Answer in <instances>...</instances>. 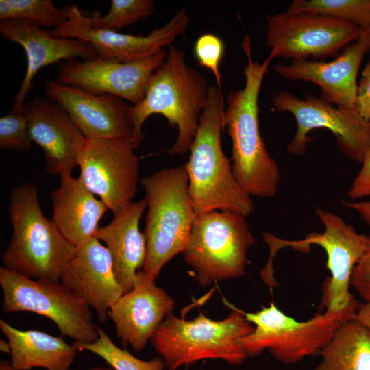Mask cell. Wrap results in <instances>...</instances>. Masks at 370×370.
Wrapping results in <instances>:
<instances>
[{
	"instance_id": "cell-1",
	"label": "cell",
	"mask_w": 370,
	"mask_h": 370,
	"mask_svg": "<svg viewBox=\"0 0 370 370\" xmlns=\"http://www.w3.org/2000/svg\"><path fill=\"white\" fill-rule=\"evenodd\" d=\"M242 47L247 58L243 71L245 86L227 95L223 123L231 139L232 166L237 181L251 197L269 198L275 195L281 175L276 160L269 153L260 134L258 97L273 57L269 54L262 64L253 61L248 36Z\"/></svg>"
},
{
	"instance_id": "cell-2",
	"label": "cell",
	"mask_w": 370,
	"mask_h": 370,
	"mask_svg": "<svg viewBox=\"0 0 370 370\" xmlns=\"http://www.w3.org/2000/svg\"><path fill=\"white\" fill-rule=\"evenodd\" d=\"M209 88L206 77L188 65L184 51L170 45L164 61L149 82L143 99L138 105L131 106L133 148L138 147L145 138L142 131L145 121L157 114L177 128L175 143L167 152L171 155L188 152L206 104Z\"/></svg>"
},
{
	"instance_id": "cell-3",
	"label": "cell",
	"mask_w": 370,
	"mask_h": 370,
	"mask_svg": "<svg viewBox=\"0 0 370 370\" xmlns=\"http://www.w3.org/2000/svg\"><path fill=\"white\" fill-rule=\"evenodd\" d=\"M223 93L210 86L189 158L184 164L189 194L197 215L219 210L247 217L254 212V204L237 181L232 163L223 151Z\"/></svg>"
},
{
	"instance_id": "cell-4",
	"label": "cell",
	"mask_w": 370,
	"mask_h": 370,
	"mask_svg": "<svg viewBox=\"0 0 370 370\" xmlns=\"http://www.w3.org/2000/svg\"><path fill=\"white\" fill-rule=\"evenodd\" d=\"M8 213L13 232L3 267L32 279L60 280L77 247L44 215L34 184L25 182L12 190Z\"/></svg>"
},
{
	"instance_id": "cell-5",
	"label": "cell",
	"mask_w": 370,
	"mask_h": 370,
	"mask_svg": "<svg viewBox=\"0 0 370 370\" xmlns=\"http://www.w3.org/2000/svg\"><path fill=\"white\" fill-rule=\"evenodd\" d=\"M139 183L147 203V255L142 271L156 280L165 264L186 248L197 214L184 164L143 177Z\"/></svg>"
},
{
	"instance_id": "cell-6",
	"label": "cell",
	"mask_w": 370,
	"mask_h": 370,
	"mask_svg": "<svg viewBox=\"0 0 370 370\" xmlns=\"http://www.w3.org/2000/svg\"><path fill=\"white\" fill-rule=\"evenodd\" d=\"M223 300L232 310L223 320L214 321L200 312L187 321L171 313L160 324L150 341L168 370L204 359L239 365L247 358L239 340L251 334L254 326L240 309Z\"/></svg>"
},
{
	"instance_id": "cell-7",
	"label": "cell",
	"mask_w": 370,
	"mask_h": 370,
	"mask_svg": "<svg viewBox=\"0 0 370 370\" xmlns=\"http://www.w3.org/2000/svg\"><path fill=\"white\" fill-rule=\"evenodd\" d=\"M255 243L246 217L227 211L196 216L182 253L199 284L237 279L246 274L247 252Z\"/></svg>"
},
{
	"instance_id": "cell-8",
	"label": "cell",
	"mask_w": 370,
	"mask_h": 370,
	"mask_svg": "<svg viewBox=\"0 0 370 370\" xmlns=\"http://www.w3.org/2000/svg\"><path fill=\"white\" fill-rule=\"evenodd\" d=\"M0 285L4 312L44 316L56 325L62 336L77 343H90L99 338L91 308L60 280L29 278L3 266Z\"/></svg>"
},
{
	"instance_id": "cell-9",
	"label": "cell",
	"mask_w": 370,
	"mask_h": 370,
	"mask_svg": "<svg viewBox=\"0 0 370 370\" xmlns=\"http://www.w3.org/2000/svg\"><path fill=\"white\" fill-rule=\"evenodd\" d=\"M241 311L254 326L251 334L239 340L247 356H257L267 349L274 358L285 365L320 354L341 324L325 312L299 321L283 312L273 302L255 312Z\"/></svg>"
},
{
	"instance_id": "cell-10",
	"label": "cell",
	"mask_w": 370,
	"mask_h": 370,
	"mask_svg": "<svg viewBox=\"0 0 370 370\" xmlns=\"http://www.w3.org/2000/svg\"><path fill=\"white\" fill-rule=\"evenodd\" d=\"M315 214L324 232L310 234L301 241H288V245L301 250L314 244L325 250L331 276L323 285L322 305L325 313L342 323L356 318L362 303L356 299L349 288L354 268L367 248L368 236L358 233L335 213L317 207Z\"/></svg>"
},
{
	"instance_id": "cell-11",
	"label": "cell",
	"mask_w": 370,
	"mask_h": 370,
	"mask_svg": "<svg viewBox=\"0 0 370 370\" xmlns=\"http://www.w3.org/2000/svg\"><path fill=\"white\" fill-rule=\"evenodd\" d=\"M274 108L294 116L297 130L287 145L288 151L302 156L312 138L311 130L325 128L334 135L340 151L348 158L362 162L370 147V121L361 118L355 110L334 106L321 97L307 95L304 99L282 90L272 99Z\"/></svg>"
},
{
	"instance_id": "cell-12",
	"label": "cell",
	"mask_w": 370,
	"mask_h": 370,
	"mask_svg": "<svg viewBox=\"0 0 370 370\" xmlns=\"http://www.w3.org/2000/svg\"><path fill=\"white\" fill-rule=\"evenodd\" d=\"M265 19L266 43L273 58L308 60L335 56L360 34L354 24L313 12L286 11Z\"/></svg>"
},
{
	"instance_id": "cell-13",
	"label": "cell",
	"mask_w": 370,
	"mask_h": 370,
	"mask_svg": "<svg viewBox=\"0 0 370 370\" xmlns=\"http://www.w3.org/2000/svg\"><path fill=\"white\" fill-rule=\"evenodd\" d=\"M130 140L86 138L79 153V179L113 214L132 203L139 183L140 160Z\"/></svg>"
},
{
	"instance_id": "cell-14",
	"label": "cell",
	"mask_w": 370,
	"mask_h": 370,
	"mask_svg": "<svg viewBox=\"0 0 370 370\" xmlns=\"http://www.w3.org/2000/svg\"><path fill=\"white\" fill-rule=\"evenodd\" d=\"M67 20L59 27L49 30L53 36L72 38L89 43L97 58L119 62H132L148 58L184 34L189 18L182 8L162 27L152 30L146 36L121 34L114 30L90 27L79 8L64 7Z\"/></svg>"
},
{
	"instance_id": "cell-15",
	"label": "cell",
	"mask_w": 370,
	"mask_h": 370,
	"mask_svg": "<svg viewBox=\"0 0 370 370\" xmlns=\"http://www.w3.org/2000/svg\"><path fill=\"white\" fill-rule=\"evenodd\" d=\"M167 53L164 48L148 58L132 62L99 58L64 60L58 65L57 80L92 93L112 95L136 106L143 99L153 74Z\"/></svg>"
},
{
	"instance_id": "cell-16",
	"label": "cell",
	"mask_w": 370,
	"mask_h": 370,
	"mask_svg": "<svg viewBox=\"0 0 370 370\" xmlns=\"http://www.w3.org/2000/svg\"><path fill=\"white\" fill-rule=\"evenodd\" d=\"M47 98L60 105L86 138L130 140L133 135L131 106L110 94H95L79 87L47 79Z\"/></svg>"
},
{
	"instance_id": "cell-17",
	"label": "cell",
	"mask_w": 370,
	"mask_h": 370,
	"mask_svg": "<svg viewBox=\"0 0 370 370\" xmlns=\"http://www.w3.org/2000/svg\"><path fill=\"white\" fill-rule=\"evenodd\" d=\"M370 51V27L360 29L356 40L346 46L333 60H292L276 64L275 73L292 80L310 82L321 89V97L338 107L354 110L357 76L365 56Z\"/></svg>"
},
{
	"instance_id": "cell-18",
	"label": "cell",
	"mask_w": 370,
	"mask_h": 370,
	"mask_svg": "<svg viewBox=\"0 0 370 370\" xmlns=\"http://www.w3.org/2000/svg\"><path fill=\"white\" fill-rule=\"evenodd\" d=\"M25 113L29 138L43 151L45 173H71L78 166L86 137L68 113L53 100L38 96L25 104Z\"/></svg>"
},
{
	"instance_id": "cell-19",
	"label": "cell",
	"mask_w": 370,
	"mask_h": 370,
	"mask_svg": "<svg viewBox=\"0 0 370 370\" xmlns=\"http://www.w3.org/2000/svg\"><path fill=\"white\" fill-rule=\"evenodd\" d=\"M0 32L10 42L20 45L25 50L27 71L18 93L13 112H25V99L31 90L38 72L45 66L62 61L97 58L91 45L82 40L51 36L36 23L22 19L0 21Z\"/></svg>"
},
{
	"instance_id": "cell-20",
	"label": "cell",
	"mask_w": 370,
	"mask_h": 370,
	"mask_svg": "<svg viewBox=\"0 0 370 370\" xmlns=\"http://www.w3.org/2000/svg\"><path fill=\"white\" fill-rule=\"evenodd\" d=\"M175 304L166 292L156 286L154 280L140 271L133 288L121 295L108 316L114 322L121 343L140 352L165 317L172 313Z\"/></svg>"
},
{
	"instance_id": "cell-21",
	"label": "cell",
	"mask_w": 370,
	"mask_h": 370,
	"mask_svg": "<svg viewBox=\"0 0 370 370\" xmlns=\"http://www.w3.org/2000/svg\"><path fill=\"white\" fill-rule=\"evenodd\" d=\"M60 282L93 309L102 323L106 322L110 309L123 294L110 254L95 237L77 247Z\"/></svg>"
},
{
	"instance_id": "cell-22",
	"label": "cell",
	"mask_w": 370,
	"mask_h": 370,
	"mask_svg": "<svg viewBox=\"0 0 370 370\" xmlns=\"http://www.w3.org/2000/svg\"><path fill=\"white\" fill-rule=\"evenodd\" d=\"M147 208L145 197L132 201L114 214L108 225L99 227L95 236L108 249L123 293L133 288L136 275L145 262L146 237L140 232L139 223Z\"/></svg>"
},
{
	"instance_id": "cell-23",
	"label": "cell",
	"mask_w": 370,
	"mask_h": 370,
	"mask_svg": "<svg viewBox=\"0 0 370 370\" xmlns=\"http://www.w3.org/2000/svg\"><path fill=\"white\" fill-rule=\"evenodd\" d=\"M60 178V186L50 194L51 220L77 247L95 237L100 220L109 209L71 173L62 174Z\"/></svg>"
},
{
	"instance_id": "cell-24",
	"label": "cell",
	"mask_w": 370,
	"mask_h": 370,
	"mask_svg": "<svg viewBox=\"0 0 370 370\" xmlns=\"http://www.w3.org/2000/svg\"><path fill=\"white\" fill-rule=\"evenodd\" d=\"M0 328L10 345V363L16 370H68L79 351L61 337L36 330H19L3 319Z\"/></svg>"
},
{
	"instance_id": "cell-25",
	"label": "cell",
	"mask_w": 370,
	"mask_h": 370,
	"mask_svg": "<svg viewBox=\"0 0 370 370\" xmlns=\"http://www.w3.org/2000/svg\"><path fill=\"white\" fill-rule=\"evenodd\" d=\"M314 370H370V330L356 319L342 323Z\"/></svg>"
},
{
	"instance_id": "cell-26",
	"label": "cell",
	"mask_w": 370,
	"mask_h": 370,
	"mask_svg": "<svg viewBox=\"0 0 370 370\" xmlns=\"http://www.w3.org/2000/svg\"><path fill=\"white\" fill-rule=\"evenodd\" d=\"M313 12L358 26L370 27V0H294L286 10Z\"/></svg>"
},
{
	"instance_id": "cell-27",
	"label": "cell",
	"mask_w": 370,
	"mask_h": 370,
	"mask_svg": "<svg viewBox=\"0 0 370 370\" xmlns=\"http://www.w3.org/2000/svg\"><path fill=\"white\" fill-rule=\"evenodd\" d=\"M26 20L53 29L67 20L64 8L57 9L51 0H1L0 21Z\"/></svg>"
},
{
	"instance_id": "cell-28",
	"label": "cell",
	"mask_w": 370,
	"mask_h": 370,
	"mask_svg": "<svg viewBox=\"0 0 370 370\" xmlns=\"http://www.w3.org/2000/svg\"><path fill=\"white\" fill-rule=\"evenodd\" d=\"M99 338L90 343L73 342L79 350H86L103 359L114 370H163L165 362L161 358L143 360L130 352L121 349L110 339L106 332L98 327Z\"/></svg>"
},
{
	"instance_id": "cell-29",
	"label": "cell",
	"mask_w": 370,
	"mask_h": 370,
	"mask_svg": "<svg viewBox=\"0 0 370 370\" xmlns=\"http://www.w3.org/2000/svg\"><path fill=\"white\" fill-rule=\"evenodd\" d=\"M153 11L152 0H112L106 15L86 16V21L94 29L116 31L147 18Z\"/></svg>"
},
{
	"instance_id": "cell-30",
	"label": "cell",
	"mask_w": 370,
	"mask_h": 370,
	"mask_svg": "<svg viewBox=\"0 0 370 370\" xmlns=\"http://www.w3.org/2000/svg\"><path fill=\"white\" fill-rule=\"evenodd\" d=\"M32 145L28 132V119L25 112L11 110L0 118L1 149L28 151Z\"/></svg>"
},
{
	"instance_id": "cell-31",
	"label": "cell",
	"mask_w": 370,
	"mask_h": 370,
	"mask_svg": "<svg viewBox=\"0 0 370 370\" xmlns=\"http://www.w3.org/2000/svg\"><path fill=\"white\" fill-rule=\"evenodd\" d=\"M224 52L223 40L218 36L206 33L201 35L194 45V54L200 66L209 69L215 77L217 87L222 92L219 65Z\"/></svg>"
},
{
	"instance_id": "cell-32",
	"label": "cell",
	"mask_w": 370,
	"mask_h": 370,
	"mask_svg": "<svg viewBox=\"0 0 370 370\" xmlns=\"http://www.w3.org/2000/svg\"><path fill=\"white\" fill-rule=\"evenodd\" d=\"M351 286L364 302H370V235L367 248L353 271Z\"/></svg>"
},
{
	"instance_id": "cell-33",
	"label": "cell",
	"mask_w": 370,
	"mask_h": 370,
	"mask_svg": "<svg viewBox=\"0 0 370 370\" xmlns=\"http://www.w3.org/2000/svg\"><path fill=\"white\" fill-rule=\"evenodd\" d=\"M362 166L348 190V196L353 201L370 197V147L361 162Z\"/></svg>"
},
{
	"instance_id": "cell-34",
	"label": "cell",
	"mask_w": 370,
	"mask_h": 370,
	"mask_svg": "<svg viewBox=\"0 0 370 370\" xmlns=\"http://www.w3.org/2000/svg\"><path fill=\"white\" fill-rule=\"evenodd\" d=\"M354 110L367 121H370V78L362 77L358 84Z\"/></svg>"
},
{
	"instance_id": "cell-35",
	"label": "cell",
	"mask_w": 370,
	"mask_h": 370,
	"mask_svg": "<svg viewBox=\"0 0 370 370\" xmlns=\"http://www.w3.org/2000/svg\"><path fill=\"white\" fill-rule=\"evenodd\" d=\"M342 204L356 212L370 226V201H342Z\"/></svg>"
},
{
	"instance_id": "cell-36",
	"label": "cell",
	"mask_w": 370,
	"mask_h": 370,
	"mask_svg": "<svg viewBox=\"0 0 370 370\" xmlns=\"http://www.w3.org/2000/svg\"><path fill=\"white\" fill-rule=\"evenodd\" d=\"M370 330V302H362L356 318Z\"/></svg>"
},
{
	"instance_id": "cell-37",
	"label": "cell",
	"mask_w": 370,
	"mask_h": 370,
	"mask_svg": "<svg viewBox=\"0 0 370 370\" xmlns=\"http://www.w3.org/2000/svg\"><path fill=\"white\" fill-rule=\"evenodd\" d=\"M0 349L3 352L10 354L11 348H10L9 342L4 339H1L0 340Z\"/></svg>"
},
{
	"instance_id": "cell-38",
	"label": "cell",
	"mask_w": 370,
	"mask_h": 370,
	"mask_svg": "<svg viewBox=\"0 0 370 370\" xmlns=\"http://www.w3.org/2000/svg\"><path fill=\"white\" fill-rule=\"evenodd\" d=\"M0 370H16L8 360H1L0 362Z\"/></svg>"
},
{
	"instance_id": "cell-39",
	"label": "cell",
	"mask_w": 370,
	"mask_h": 370,
	"mask_svg": "<svg viewBox=\"0 0 370 370\" xmlns=\"http://www.w3.org/2000/svg\"><path fill=\"white\" fill-rule=\"evenodd\" d=\"M362 77L370 78V60L362 71Z\"/></svg>"
},
{
	"instance_id": "cell-40",
	"label": "cell",
	"mask_w": 370,
	"mask_h": 370,
	"mask_svg": "<svg viewBox=\"0 0 370 370\" xmlns=\"http://www.w3.org/2000/svg\"><path fill=\"white\" fill-rule=\"evenodd\" d=\"M69 370V369H68ZM85 370H114L112 367H94Z\"/></svg>"
}]
</instances>
